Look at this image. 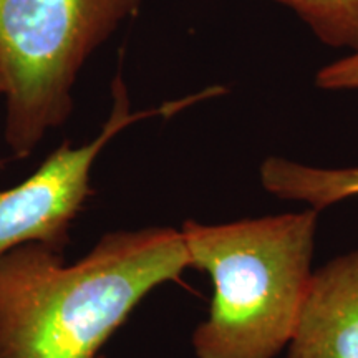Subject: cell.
<instances>
[{
    "mask_svg": "<svg viewBox=\"0 0 358 358\" xmlns=\"http://www.w3.org/2000/svg\"><path fill=\"white\" fill-rule=\"evenodd\" d=\"M0 95H6V78H3L2 69H0Z\"/></svg>",
    "mask_w": 358,
    "mask_h": 358,
    "instance_id": "obj_9",
    "label": "cell"
},
{
    "mask_svg": "<svg viewBox=\"0 0 358 358\" xmlns=\"http://www.w3.org/2000/svg\"><path fill=\"white\" fill-rule=\"evenodd\" d=\"M259 178L268 194L303 203L317 211L340 201L358 198V166L319 168L268 156L259 168Z\"/></svg>",
    "mask_w": 358,
    "mask_h": 358,
    "instance_id": "obj_6",
    "label": "cell"
},
{
    "mask_svg": "<svg viewBox=\"0 0 358 358\" xmlns=\"http://www.w3.org/2000/svg\"><path fill=\"white\" fill-rule=\"evenodd\" d=\"M319 213L186 221L192 267L211 277L209 315L192 335L198 358H275L292 340L308 284Z\"/></svg>",
    "mask_w": 358,
    "mask_h": 358,
    "instance_id": "obj_2",
    "label": "cell"
},
{
    "mask_svg": "<svg viewBox=\"0 0 358 358\" xmlns=\"http://www.w3.org/2000/svg\"><path fill=\"white\" fill-rule=\"evenodd\" d=\"M113 108L100 133L82 146L62 143L20 185L0 189V259L25 244H43L64 252L70 227L93 194L92 168L106 145L129 124L155 115H173L182 100L150 111L133 113L127 85L118 71L111 85Z\"/></svg>",
    "mask_w": 358,
    "mask_h": 358,
    "instance_id": "obj_4",
    "label": "cell"
},
{
    "mask_svg": "<svg viewBox=\"0 0 358 358\" xmlns=\"http://www.w3.org/2000/svg\"><path fill=\"white\" fill-rule=\"evenodd\" d=\"M141 0H0V69L6 141L27 158L48 129L66 122L71 90L88 57Z\"/></svg>",
    "mask_w": 358,
    "mask_h": 358,
    "instance_id": "obj_3",
    "label": "cell"
},
{
    "mask_svg": "<svg viewBox=\"0 0 358 358\" xmlns=\"http://www.w3.org/2000/svg\"><path fill=\"white\" fill-rule=\"evenodd\" d=\"M285 358H358V249L313 272Z\"/></svg>",
    "mask_w": 358,
    "mask_h": 358,
    "instance_id": "obj_5",
    "label": "cell"
},
{
    "mask_svg": "<svg viewBox=\"0 0 358 358\" xmlns=\"http://www.w3.org/2000/svg\"><path fill=\"white\" fill-rule=\"evenodd\" d=\"M330 47L358 52V0H275Z\"/></svg>",
    "mask_w": 358,
    "mask_h": 358,
    "instance_id": "obj_7",
    "label": "cell"
},
{
    "mask_svg": "<svg viewBox=\"0 0 358 358\" xmlns=\"http://www.w3.org/2000/svg\"><path fill=\"white\" fill-rule=\"evenodd\" d=\"M317 87L324 90L358 88V52L327 65L317 73Z\"/></svg>",
    "mask_w": 358,
    "mask_h": 358,
    "instance_id": "obj_8",
    "label": "cell"
},
{
    "mask_svg": "<svg viewBox=\"0 0 358 358\" xmlns=\"http://www.w3.org/2000/svg\"><path fill=\"white\" fill-rule=\"evenodd\" d=\"M189 267L173 227L110 232L70 266L47 245H20L0 259V358H103L134 307Z\"/></svg>",
    "mask_w": 358,
    "mask_h": 358,
    "instance_id": "obj_1",
    "label": "cell"
}]
</instances>
